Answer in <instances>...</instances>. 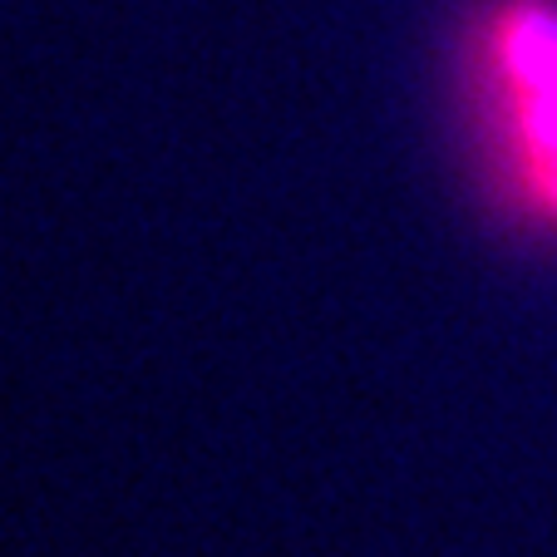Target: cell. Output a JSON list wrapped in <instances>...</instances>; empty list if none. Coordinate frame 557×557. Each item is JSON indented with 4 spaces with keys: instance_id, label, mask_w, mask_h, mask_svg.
<instances>
[{
    "instance_id": "6da1fadb",
    "label": "cell",
    "mask_w": 557,
    "mask_h": 557,
    "mask_svg": "<svg viewBox=\"0 0 557 557\" xmlns=\"http://www.w3.org/2000/svg\"><path fill=\"white\" fill-rule=\"evenodd\" d=\"M508 64L533 89L528 128H533V148L543 158L547 188L557 198V30L537 15H518L508 25Z\"/></svg>"
}]
</instances>
